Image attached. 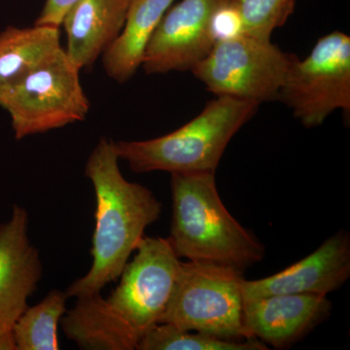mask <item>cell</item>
<instances>
[{"label":"cell","instance_id":"1","mask_svg":"<svg viewBox=\"0 0 350 350\" xmlns=\"http://www.w3.org/2000/svg\"><path fill=\"white\" fill-rule=\"evenodd\" d=\"M114 140L107 137L88 158L85 174L96 195L93 264L68 288V298L100 293L120 278L145 230L162 213V204L148 188L123 176Z\"/></svg>","mask_w":350,"mask_h":350},{"label":"cell","instance_id":"2","mask_svg":"<svg viewBox=\"0 0 350 350\" xmlns=\"http://www.w3.org/2000/svg\"><path fill=\"white\" fill-rule=\"evenodd\" d=\"M135 252L108 298L84 296L88 312L103 327L112 350L137 349L145 334L160 323L180 271L169 238L144 236Z\"/></svg>","mask_w":350,"mask_h":350},{"label":"cell","instance_id":"3","mask_svg":"<svg viewBox=\"0 0 350 350\" xmlns=\"http://www.w3.org/2000/svg\"><path fill=\"white\" fill-rule=\"evenodd\" d=\"M170 243L178 258L243 271L261 262L264 245L226 208L215 172L172 174Z\"/></svg>","mask_w":350,"mask_h":350},{"label":"cell","instance_id":"4","mask_svg":"<svg viewBox=\"0 0 350 350\" xmlns=\"http://www.w3.org/2000/svg\"><path fill=\"white\" fill-rule=\"evenodd\" d=\"M258 107L252 101L216 96L197 117L172 133L140 142L120 140L115 142L116 151L137 174L215 172L232 138Z\"/></svg>","mask_w":350,"mask_h":350},{"label":"cell","instance_id":"5","mask_svg":"<svg viewBox=\"0 0 350 350\" xmlns=\"http://www.w3.org/2000/svg\"><path fill=\"white\" fill-rule=\"evenodd\" d=\"M243 271L214 262H181L160 323L224 340L251 338L243 322Z\"/></svg>","mask_w":350,"mask_h":350},{"label":"cell","instance_id":"6","mask_svg":"<svg viewBox=\"0 0 350 350\" xmlns=\"http://www.w3.org/2000/svg\"><path fill=\"white\" fill-rule=\"evenodd\" d=\"M296 55L271 43L239 33L218 39L208 55L191 72L215 96L261 105L278 100Z\"/></svg>","mask_w":350,"mask_h":350},{"label":"cell","instance_id":"7","mask_svg":"<svg viewBox=\"0 0 350 350\" xmlns=\"http://www.w3.org/2000/svg\"><path fill=\"white\" fill-rule=\"evenodd\" d=\"M11 117L16 139L81 122L89 114V98L80 70L62 48L29 73L0 103Z\"/></svg>","mask_w":350,"mask_h":350},{"label":"cell","instance_id":"8","mask_svg":"<svg viewBox=\"0 0 350 350\" xmlns=\"http://www.w3.org/2000/svg\"><path fill=\"white\" fill-rule=\"evenodd\" d=\"M278 100L306 128L322 125L336 110L350 112V38L334 31L290 66Z\"/></svg>","mask_w":350,"mask_h":350},{"label":"cell","instance_id":"9","mask_svg":"<svg viewBox=\"0 0 350 350\" xmlns=\"http://www.w3.org/2000/svg\"><path fill=\"white\" fill-rule=\"evenodd\" d=\"M231 0H181L170 6L147 46L142 68L147 75L191 71L217 41L214 19Z\"/></svg>","mask_w":350,"mask_h":350},{"label":"cell","instance_id":"10","mask_svg":"<svg viewBox=\"0 0 350 350\" xmlns=\"http://www.w3.org/2000/svg\"><path fill=\"white\" fill-rule=\"evenodd\" d=\"M350 276V237L340 230L317 250L268 278L243 280L244 301L278 294L328 295Z\"/></svg>","mask_w":350,"mask_h":350},{"label":"cell","instance_id":"11","mask_svg":"<svg viewBox=\"0 0 350 350\" xmlns=\"http://www.w3.org/2000/svg\"><path fill=\"white\" fill-rule=\"evenodd\" d=\"M42 271L39 252L29 241V214L14 206L10 218L0 225V332H13Z\"/></svg>","mask_w":350,"mask_h":350},{"label":"cell","instance_id":"12","mask_svg":"<svg viewBox=\"0 0 350 350\" xmlns=\"http://www.w3.org/2000/svg\"><path fill=\"white\" fill-rule=\"evenodd\" d=\"M326 295L278 294L244 301L243 322L251 338L282 349L314 328L331 310Z\"/></svg>","mask_w":350,"mask_h":350},{"label":"cell","instance_id":"13","mask_svg":"<svg viewBox=\"0 0 350 350\" xmlns=\"http://www.w3.org/2000/svg\"><path fill=\"white\" fill-rule=\"evenodd\" d=\"M131 0H78L64 14L66 54L76 68H92L118 38Z\"/></svg>","mask_w":350,"mask_h":350},{"label":"cell","instance_id":"14","mask_svg":"<svg viewBox=\"0 0 350 350\" xmlns=\"http://www.w3.org/2000/svg\"><path fill=\"white\" fill-rule=\"evenodd\" d=\"M175 0H131L125 25L118 38L101 56L105 72L126 83L144 63L147 46L159 23Z\"/></svg>","mask_w":350,"mask_h":350},{"label":"cell","instance_id":"15","mask_svg":"<svg viewBox=\"0 0 350 350\" xmlns=\"http://www.w3.org/2000/svg\"><path fill=\"white\" fill-rule=\"evenodd\" d=\"M62 48L59 27L10 25L0 32V103Z\"/></svg>","mask_w":350,"mask_h":350},{"label":"cell","instance_id":"16","mask_svg":"<svg viewBox=\"0 0 350 350\" xmlns=\"http://www.w3.org/2000/svg\"><path fill=\"white\" fill-rule=\"evenodd\" d=\"M66 292L53 290L40 303L27 306L15 325L16 350H57V325L66 312Z\"/></svg>","mask_w":350,"mask_h":350},{"label":"cell","instance_id":"17","mask_svg":"<svg viewBox=\"0 0 350 350\" xmlns=\"http://www.w3.org/2000/svg\"><path fill=\"white\" fill-rule=\"evenodd\" d=\"M139 350H267L258 338L230 340L207 335L191 333L167 323H159L147 332L138 342Z\"/></svg>","mask_w":350,"mask_h":350},{"label":"cell","instance_id":"18","mask_svg":"<svg viewBox=\"0 0 350 350\" xmlns=\"http://www.w3.org/2000/svg\"><path fill=\"white\" fill-rule=\"evenodd\" d=\"M239 14L241 33L260 39H271L294 12L296 0H231Z\"/></svg>","mask_w":350,"mask_h":350},{"label":"cell","instance_id":"19","mask_svg":"<svg viewBox=\"0 0 350 350\" xmlns=\"http://www.w3.org/2000/svg\"><path fill=\"white\" fill-rule=\"evenodd\" d=\"M78 0H46L34 25L61 27L64 14Z\"/></svg>","mask_w":350,"mask_h":350},{"label":"cell","instance_id":"20","mask_svg":"<svg viewBox=\"0 0 350 350\" xmlns=\"http://www.w3.org/2000/svg\"><path fill=\"white\" fill-rule=\"evenodd\" d=\"M0 350H16L13 332H0Z\"/></svg>","mask_w":350,"mask_h":350}]
</instances>
